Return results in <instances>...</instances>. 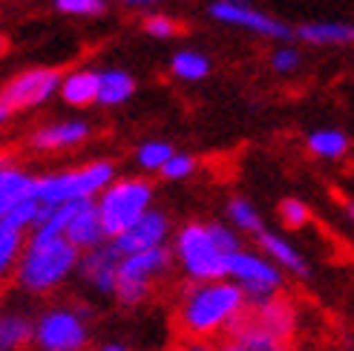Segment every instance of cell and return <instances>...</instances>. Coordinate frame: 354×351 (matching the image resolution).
Masks as SVG:
<instances>
[{
    "label": "cell",
    "instance_id": "1",
    "mask_svg": "<svg viewBox=\"0 0 354 351\" xmlns=\"http://www.w3.org/2000/svg\"><path fill=\"white\" fill-rule=\"evenodd\" d=\"M248 300L231 279L187 283L176 305V328L182 340L216 343L242 323Z\"/></svg>",
    "mask_w": 354,
    "mask_h": 351
},
{
    "label": "cell",
    "instance_id": "2",
    "mask_svg": "<svg viewBox=\"0 0 354 351\" xmlns=\"http://www.w3.org/2000/svg\"><path fill=\"white\" fill-rule=\"evenodd\" d=\"M78 251L64 236L58 239H38L26 236L24 254L12 271L15 285L29 296L55 294L69 276H75Z\"/></svg>",
    "mask_w": 354,
    "mask_h": 351
},
{
    "label": "cell",
    "instance_id": "3",
    "mask_svg": "<svg viewBox=\"0 0 354 351\" xmlns=\"http://www.w3.org/2000/svg\"><path fill=\"white\" fill-rule=\"evenodd\" d=\"M118 179L115 164L110 159H95L73 170L35 176V199L41 205H73L93 202L98 193Z\"/></svg>",
    "mask_w": 354,
    "mask_h": 351
},
{
    "label": "cell",
    "instance_id": "4",
    "mask_svg": "<svg viewBox=\"0 0 354 351\" xmlns=\"http://www.w3.org/2000/svg\"><path fill=\"white\" fill-rule=\"evenodd\" d=\"M153 182L145 176H124V179H115L104 187L93 202L107 239H115L127 227H133L153 207Z\"/></svg>",
    "mask_w": 354,
    "mask_h": 351
},
{
    "label": "cell",
    "instance_id": "5",
    "mask_svg": "<svg viewBox=\"0 0 354 351\" xmlns=\"http://www.w3.org/2000/svg\"><path fill=\"white\" fill-rule=\"evenodd\" d=\"M173 268V254L170 248H153V251H141V254H127L118 262V274H115V288L113 296L121 308H138L145 305L156 285L170 274Z\"/></svg>",
    "mask_w": 354,
    "mask_h": 351
},
{
    "label": "cell",
    "instance_id": "6",
    "mask_svg": "<svg viewBox=\"0 0 354 351\" xmlns=\"http://www.w3.org/2000/svg\"><path fill=\"white\" fill-rule=\"evenodd\" d=\"M173 265H179L187 283H214V279H227L225 265L227 256L216 248L205 222H185L173 234Z\"/></svg>",
    "mask_w": 354,
    "mask_h": 351
},
{
    "label": "cell",
    "instance_id": "7",
    "mask_svg": "<svg viewBox=\"0 0 354 351\" xmlns=\"http://www.w3.org/2000/svg\"><path fill=\"white\" fill-rule=\"evenodd\" d=\"M38 351H86L90 345V320L86 311L75 305H52L35 317V340Z\"/></svg>",
    "mask_w": 354,
    "mask_h": 351
},
{
    "label": "cell",
    "instance_id": "8",
    "mask_svg": "<svg viewBox=\"0 0 354 351\" xmlns=\"http://www.w3.org/2000/svg\"><path fill=\"white\" fill-rule=\"evenodd\" d=\"M225 276L239 285L248 303H257V300H265V296L279 294L282 283H286V274H282L268 256H262L257 251H245V248L227 256Z\"/></svg>",
    "mask_w": 354,
    "mask_h": 351
},
{
    "label": "cell",
    "instance_id": "9",
    "mask_svg": "<svg viewBox=\"0 0 354 351\" xmlns=\"http://www.w3.org/2000/svg\"><path fill=\"white\" fill-rule=\"evenodd\" d=\"M61 84V69L55 66H32L24 73L12 75L3 86H0V101L9 107V113H26L35 107H44L46 101L58 95Z\"/></svg>",
    "mask_w": 354,
    "mask_h": 351
},
{
    "label": "cell",
    "instance_id": "10",
    "mask_svg": "<svg viewBox=\"0 0 354 351\" xmlns=\"http://www.w3.org/2000/svg\"><path fill=\"white\" fill-rule=\"evenodd\" d=\"M245 323H251L257 331L268 334L271 340L288 345L299 331V308L291 296L274 294V296H265V300L248 303Z\"/></svg>",
    "mask_w": 354,
    "mask_h": 351
},
{
    "label": "cell",
    "instance_id": "11",
    "mask_svg": "<svg viewBox=\"0 0 354 351\" xmlns=\"http://www.w3.org/2000/svg\"><path fill=\"white\" fill-rule=\"evenodd\" d=\"M207 12L214 21H219L225 26L254 32L259 38H271V41H282V44H288L294 38V29L288 23H282L277 17L254 9L248 0H216V3H210Z\"/></svg>",
    "mask_w": 354,
    "mask_h": 351
},
{
    "label": "cell",
    "instance_id": "12",
    "mask_svg": "<svg viewBox=\"0 0 354 351\" xmlns=\"http://www.w3.org/2000/svg\"><path fill=\"white\" fill-rule=\"evenodd\" d=\"M173 234V225H170V216L165 210L158 207H150L145 216H141L133 227H127L121 236L110 239L115 245V251L121 256L127 254H141V251H153V248H165L167 239Z\"/></svg>",
    "mask_w": 354,
    "mask_h": 351
},
{
    "label": "cell",
    "instance_id": "13",
    "mask_svg": "<svg viewBox=\"0 0 354 351\" xmlns=\"http://www.w3.org/2000/svg\"><path fill=\"white\" fill-rule=\"evenodd\" d=\"M118 262L121 254L115 251V245L107 239L98 248L86 251L78 256V265H75V276L81 279L84 288H90L98 296H113L115 288V274H118Z\"/></svg>",
    "mask_w": 354,
    "mask_h": 351
},
{
    "label": "cell",
    "instance_id": "14",
    "mask_svg": "<svg viewBox=\"0 0 354 351\" xmlns=\"http://www.w3.org/2000/svg\"><path fill=\"white\" fill-rule=\"evenodd\" d=\"M93 127L81 118H69V121H52L38 130H32L29 135V147L35 153H64V150H75L84 142H90Z\"/></svg>",
    "mask_w": 354,
    "mask_h": 351
},
{
    "label": "cell",
    "instance_id": "15",
    "mask_svg": "<svg viewBox=\"0 0 354 351\" xmlns=\"http://www.w3.org/2000/svg\"><path fill=\"white\" fill-rule=\"evenodd\" d=\"M64 239L73 245L78 254H86L98 248V245L107 242V234L101 227V219H98V210H95V202H78L73 216L66 222V231H64Z\"/></svg>",
    "mask_w": 354,
    "mask_h": 351
},
{
    "label": "cell",
    "instance_id": "16",
    "mask_svg": "<svg viewBox=\"0 0 354 351\" xmlns=\"http://www.w3.org/2000/svg\"><path fill=\"white\" fill-rule=\"evenodd\" d=\"M257 242H259V248H262V256H268L282 274H294L297 279H308L311 276V265H308L306 254L299 251L288 236L262 231L257 236Z\"/></svg>",
    "mask_w": 354,
    "mask_h": 351
},
{
    "label": "cell",
    "instance_id": "17",
    "mask_svg": "<svg viewBox=\"0 0 354 351\" xmlns=\"http://www.w3.org/2000/svg\"><path fill=\"white\" fill-rule=\"evenodd\" d=\"M35 196V176L17 164L0 167V222H3L12 210Z\"/></svg>",
    "mask_w": 354,
    "mask_h": 351
},
{
    "label": "cell",
    "instance_id": "18",
    "mask_svg": "<svg viewBox=\"0 0 354 351\" xmlns=\"http://www.w3.org/2000/svg\"><path fill=\"white\" fill-rule=\"evenodd\" d=\"M98 95V69H73V73L61 75L58 84V98L66 104V107H93Z\"/></svg>",
    "mask_w": 354,
    "mask_h": 351
},
{
    "label": "cell",
    "instance_id": "19",
    "mask_svg": "<svg viewBox=\"0 0 354 351\" xmlns=\"http://www.w3.org/2000/svg\"><path fill=\"white\" fill-rule=\"evenodd\" d=\"M35 340V317L26 311H0V351H29Z\"/></svg>",
    "mask_w": 354,
    "mask_h": 351
},
{
    "label": "cell",
    "instance_id": "20",
    "mask_svg": "<svg viewBox=\"0 0 354 351\" xmlns=\"http://www.w3.org/2000/svg\"><path fill=\"white\" fill-rule=\"evenodd\" d=\"M294 38L311 46H354V23L343 21H314L294 29Z\"/></svg>",
    "mask_w": 354,
    "mask_h": 351
},
{
    "label": "cell",
    "instance_id": "21",
    "mask_svg": "<svg viewBox=\"0 0 354 351\" xmlns=\"http://www.w3.org/2000/svg\"><path fill=\"white\" fill-rule=\"evenodd\" d=\"M136 95V78L127 69H98V95L101 107H121Z\"/></svg>",
    "mask_w": 354,
    "mask_h": 351
},
{
    "label": "cell",
    "instance_id": "22",
    "mask_svg": "<svg viewBox=\"0 0 354 351\" xmlns=\"http://www.w3.org/2000/svg\"><path fill=\"white\" fill-rule=\"evenodd\" d=\"M214 348L216 351H288V345H282V343L271 340L268 334L257 331L251 323H245V317L231 334H225L222 340H216Z\"/></svg>",
    "mask_w": 354,
    "mask_h": 351
},
{
    "label": "cell",
    "instance_id": "23",
    "mask_svg": "<svg viewBox=\"0 0 354 351\" xmlns=\"http://www.w3.org/2000/svg\"><path fill=\"white\" fill-rule=\"evenodd\" d=\"M78 202L73 205H41V214H38V222L29 231V236H38V239H58L64 236L66 231V222L73 216Z\"/></svg>",
    "mask_w": 354,
    "mask_h": 351
},
{
    "label": "cell",
    "instance_id": "24",
    "mask_svg": "<svg viewBox=\"0 0 354 351\" xmlns=\"http://www.w3.org/2000/svg\"><path fill=\"white\" fill-rule=\"evenodd\" d=\"M308 150L317 155V159H326V162H337L348 153L351 142L348 135L340 133V130H314L308 138H306Z\"/></svg>",
    "mask_w": 354,
    "mask_h": 351
},
{
    "label": "cell",
    "instance_id": "25",
    "mask_svg": "<svg viewBox=\"0 0 354 351\" xmlns=\"http://www.w3.org/2000/svg\"><path fill=\"white\" fill-rule=\"evenodd\" d=\"M170 73L179 81H187V84L205 81L210 75V58L202 55V52H196V49H182L170 58Z\"/></svg>",
    "mask_w": 354,
    "mask_h": 351
},
{
    "label": "cell",
    "instance_id": "26",
    "mask_svg": "<svg viewBox=\"0 0 354 351\" xmlns=\"http://www.w3.org/2000/svg\"><path fill=\"white\" fill-rule=\"evenodd\" d=\"M24 245H26L24 231H17L9 222H0V283L12 276L17 259L24 254Z\"/></svg>",
    "mask_w": 354,
    "mask_h": 351
},
{
    "label": "cell",
    "instance_id": "27",
    "mask_svg": "<svg viewBox=\"0 0 354 351\" xmlns=\"http://www.w3.org/2000/svg\"><path fill=\"white\" fill-rule=\"evenodd\" d=\"M227 219H231V227L242 236V234H251V236H259L265 231V222H262V214L259 210L242 199V196H234L227 202Z\"/></svg>",
    "mask_w": 354,
    "mask_h": 351
},
{
    "label": "cell",
    "instance_id": "28",
    "mask_svg": "<svg viewBox=\"0 0 354 351\" xmlns=\"http://www.w3.org/2000/svg\"><path fill=\"white\" fill-rule=\"evenodd\" d=\"M173 153L176 150L167 142H145V144L136 150V164L145 170V173H158V170L167 164V159H170Z\"/></svg>",
    "mask_w": 354,
    "mask_h": 351
},
{
    "label": "cell",
    "instance_id": "29",
    "mask_svg": "<svg viewBox=\"0 0 354 351\" xmlns=\"http://www.w3.org/2000/svg\"><path fill=\"white\" fill-rule=\"evenodd\" d=\"M271 69L279 75H294L299 66H303V55H299V49L294 44H279L274 52H271V58H268Z\"/></svg>",
    "mask_w": 354,
    "mask_h": 351
},
{
    "label": "cell",
    "instance_id": "30",
    "mask_svg": "<svg viewBox=\"0 0 354 351\" xmlns=\"http://www.w3.org/2000/svg\"><path fill=\"white\" fill-rule=\"evenodd\" d=\"M279 222L286 225L288 231H299V227H306L311 222V210L299 199H282L279 202Z\"/></svg>",
    "mask_w": 354,
    "mask_h": 351
},
{
    "label": "cell",
    "instance_id": "31",
    "mask_svg": "<svg viewBox=\"0 0 354 351\" xmlns=\"http://www.w3.org/2000/svg\"><path fill=\"white\" fill-rule=\"evenodd\" d=\"M193 173H196V159L187 155V153H173L167 159V164L158 170V176L167 179V182H185V179H190Z\"/></svg>",
    "mask_w": 354,
    "mask_h": 351
},
{
    "label": "cell",
    "instance_id": "32",
    "mask_svg": "<svg viewBox=\"0 0 354 351\" xmlns=\"http://www.w3.org/2000/svg\"><path fill=\"white\" fill-rule=\"evenodd\" d=\"M55 9L69 17H101L107 12V0H55Z\"/></svg>",
    "mask_w": 354,
    "mask_h": 351
},
{
    "label": "cell",
    "instance_id": "33",
    "mask_svg": "<svg viewBox=\"0 0 354 351\" xmlns=\"http://www.w3.org/2000/svg\"><path fill=\"white\" fill-rule=\"evenodd\" d=\"M38 214H41V202L32 196V199H26V202L17 205L3 222H9L12 227H17V231H24V234L29 236V231L35 227V222H38Z\"/></svg>",
    "mask_w": 354,
    "mask_h": 351
},
{
    "label": "cell",
    "instance_id": "34",
    "mask_svg": "<svg viewBox=\"0 0 354 351\" xmlns=\"http://www.w3.org/2000/svg\"><path fill=\"white\" fill-rule=\"evenodd\" d=\"M207 231H210V236H214V242H216V248H219L225 256H231V254H236V251L242 248V236L234 231L231 225L207 222Z\"/></svg>",
    "mask_w": 354,
    "mask_h": 351
},
{
    "label": "cell",
    "instance_id": "35",
    "mask_svg": "<svg viewBox=\"0 0 354 351\" xmlns=\"http://www.w3.org/2000/svg\"><path fill=\"white\" fill-rule=\"evenodd\" d=\"M141 29H145L150 38H158V41H167V38H173V35L179 32V26H176V21L170 15H158V12L147 15L145 21H141Z\"/></svg>",
    "mask_w": 354,
    "mask_h": 351
},
{
    "label": "cell",
    "instance_id": "36",
    "mask_svg": "<svg viewBox=\"0 0 354 351\" xmlns=\"http://www.w3.org/2000/svg\"><path fill=\"white\" fill-rule=\"evenodd\" d=\"M173 351H216L214 343H202V340H182Z\"/></svg>",
    "mask_w": 354,
    "mask_h": 351
},
{
    "label": "cell",
    "instance_id": "37",
    "mask_svg": "<svg viewBox=\"0 0 354 351\" xmlns=\"http://www.w3.org/2000/svg\"><path fill=\"white\" fill-rule=\"evenodd\" d=\"M113 3L130 6V9H147V6H153V3H156V0H113Z\"/></svg>",
    "mask_w": 354,
    "mask_h": 351
},
{
    "label": "cell",
    "instance_id": "38",
    "mask_svg": "<svg viewBox=\"0 0 354 351\" xmlns=\"http://www.w3.org/2000/svg\"><path fill=\"white\" fill-rule=\"evenodd\" d=\"M95 351H130L127 345H121V343H104L101 348H95Z\"/></svg>",
    "mask_w": 354,
    "mask_h": 351
},
{
    "label": "cell",
    "instance_id": "39",
    "mask_svg": "<svg viewBox=\"0 0 354 351\" xmlns=\"http://www.w3.org/2000/svg\"><path fill=\"white\" fill-rule=\"evenodd\" d=\"M12 118V113H9V107H6V104L3 101H0V124H6V121Z\"/></svg>",
    "mask_w": 354,
    "mask_h": 351
},
{
    "label": "cell",
    "instance_id": "40",
    "mask_svg": "<svg viewBox=\"0 0 354 351\" xmlns=\"http://www.w3.org/2000/svg\"><path fill=\"white\" fill-rule=\"evenodd\" d=\"M6 164H15V159L9 153H0V167H6Z\"/></svg>",
    "mask_w": 354,
    "mask_h": 351
},
{
    "label": "cell",
    "instance_id": "41",
    "mask_svg": "<svg viewBox=\"0 0 354 351\" xmlns=\"http://www.w3.org/2000/svg\"><path fill=\"white\" fill-rule=\"evenodd\" d=\"M9 52V41H6V35H0V55H6Z\"/></svg>",
    "mask_w": 354,
    "mask_h": 351
},
{
    "label": "cell",
    "instance_id": "42",
    "mask_svg": "<svg viewBox=\"0 0 354 351\" xmlns=\"http://www.w3.org/2000/svg\"><path fill=\"white\" fill-rule=\"evenodd\" d=\"M346 214H348V219H351V222H354V202H351V205H348V207H346Z\"/></svg>",
    "mask_w": 354,
    "mask_h": 351
},
{
    "label": "cell",
    "instance_id": "43",
    "mask_svg": "<svg viewBox=\"0 0 354 351\" xmlns=\"http://www.w3.org/2000/svg\"><path fill=\"white\" fill-rule=\"evenodd\" d=\"M288 351H291V348H288Z\"/></svg>",
    "mask_w": 354,
    "mask_h": 351
}]
</instances>
